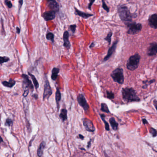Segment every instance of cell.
Wrapping results in <instances>:
<instances>
[{"label":"cell","instance_id":"42","mask_svg":"<svg viewBox=\"0 0 157 157\" xmlns=\"http://www.w3.org/2000/svg\"><path fill=\"white\" fill-rule=\"evenodd\" d=\"M16 32L17 33V34H19L20 32V29L19 28H18V27H16Z\"/></svg>","mask_w":157,"mask_h":157},{"label":"cell","instance_id":"34","mask_svg":"<svg viewBox=\"0 0 157 157\" xmlns=\"http://www.w3.org/2000/svg\"><path fill=\"white\" fill-rule=\"evenodd\" d=\"M69 27H70V30L72 32V33L74 34L75 31H76V24H73L70 25Z\"/></svg>","mask_w":157,"mask_h":157},{"label":"cell","instance_id":"6","mask_svg":"<svg viewBox=\"0 0 157 157\" xmlns=\"http://www.w3.org/2000/svg\"><path fill=\"white\" fill-rule=\"evenodd\" d=\"M128 27L127 33L129 35H134L138 33L142 29V25L140 23H136L134 22H132L130 23L126 24Z\"/></svg>","mask_w":157,"mask_h":157},{"label":"cell","instance_id":"30","mask_svg":"<svg viewBox=\"0 0 157 157\" xmlns=\"http://www.w3.org/2000/svg\"><path fill=\"white\" fill-rule=\"evenodd\" d=\"M13 123V121L12 119L10 118H6L5 121V126H8L10 127L11 125H12Z\"/></svg>","mask_w":157,"mask_h":157},{"label":"cell","instance_id":"38","mask_svg":"<svg viewBox=\"0 0 157 157\" xmlns=\"http://www.w3.org/2000/svg\"><path fill=\"white\" fill-rule=\"evenodd\" d=\"M153 105H154V106L155 107L156 109L157 110V101L156 100V99H154L153 100Z\"/></svg>","mask_w":157,"mask_h":157},{"label":"cell","instance_id":"2","mask_svg":"<svg viewBox=\"0 0 157 157\" xmlns=\"http://www.w3.org/2000/svg\"><path fill=\"white\" fill-rule=\"evenodd\" d=\"M122 99L127 102H138L140 101V98L137 95L133 88L123 87L122 89Z\"/></svg>","mask_w":157,"mask_h":157},{"label":"cell","instance_id":"44","mask_svg":"<svg viewBox=\"0 0 157 157\" xmlns=\"http://www.w3.org/2000/svg\"><path fill=\"white\" fill-rule=\"evenodd\" d=\"M91 146V141H89L88 142V144H87V148H89Z\"/></svg>","mask_w":157,"mask_h":157},{"label":"cell","instance_id":"1","mask_svg":"<svg viewBox=\"0 0 157 157\" xmlns=\"http://www.w3.org/2000/svg\"><path fill=\"white\" fill-rule=\"evenodd\" d=\"M117 11L119 16L121 20L125 24H128L132 22V18L137 16L136 14L132 13L129 10L128 7L124 5H122L118 6Z\"/></svg>","mask_w":157,"mask_h":157},{"label":"cell","instance_id":"31","mask_svg":"<svg viewBox=\"0 0 157 157\" xmlns=\"http://www.w3.org/2000/svg\"><path fill=\"white\" fill-rule=\"evenodd\" d=\"M106 96H107V98L110 99L114 98V94L112 92L107 91H106Z\"/></svg>","mask_w":157,"mask_h":157},{"label":"cell","instance_id":"41","mask_svg":"<svg viewBox=\"0 0 157 157\" xmlns=\"http://www.w3.org/2000/svg\"><path fill=\"white\" fill-rule=\"evenodd\" d=\"M32 96L33 98H34L35 99H38V95H37V94H36V93H35V94H33V95H32Z\"/></svg>","mask_w":157,"mask_h":157},{"label":"cell","instance_id":"8","mask_svg":"<svg viewBox=\"0 0 157 157\" xmlns=\"http://www.w3.org/2000/svg\"><path fill=\"white\" fill-rule=\"evenodd\" d=\"M77 100L78 104L82 107L84 110L87 111L89 109V105L87 104V100L83 94H79L77 97Z\"/></svg>","mask_w":157,"mask_h":157},{"label":"cell","instance_id":"23","mask_svg":"<svg viewBox=\"0 0 157 157\" xmlns=\"http://www.w3.org/2000/svg\"><path fill=\"white\" fill-rule=\"evenodd\" d=\"M28 75L30 76V77H31V79L32 80V81L33 82V84L34 85V86H35V89H37L38 88V87H39V82L37 81L36 77H35V76L34 75L32 74L31 73H30L29 72H28Z\"/></svg>","mask_w":157,"mask_h":157},{"label":"cell","instance_id":"9","mask_svg":"<svg viewBox=\"0 0 157 157\" xmlns=\"http://www.w3.org/2000/svg\"><path fill=\"white\" fill-rule=\"evenodd\" d=\"M157 53V43L151 42L147 50V54L149 56H153Z\"/></svg>","mask_w":157,"mask_h":157},{"label":"cell","instance_id":"33","mask_svg":"<svg viewBox=\"0 0 157 157\" xmlns=\"http://www.w3.org/2000/svg\"><path fill=\"white\" fill-rule=\"evenodd\" d=\"M102 7H103V8L107 12H109V8L106 4L105 1L102 0Z\"/></svg>","mask_w":157,"mask_h":157},{"label":"cell","instance_id":"13","mask_svg":"<svg viewBox=\"0 0 157 157\" xmlns=\"http://www.w3.org/2000/svg\"><path fill=\"white\" fill-rule=\"evenodd\" d=\"M148 24L152 28L157 29V13H154L149 16Z\"/></svg>","mask_w":157,"mask_h":157},{"label":"cell","instance_id":"12","mask_svg":"<svg viewBox=\"0 0 157 157\" xmlns=\"http://www.w3.org/2000/svg\"><path fill=\"white\" fill-rule=\"evenodd\" d=\"M47 5L51 10V11L57 12L59 11V6L58 3L54 0H48L47 2Z\"/></svg>","mask_w":157,"mask_h":157},{"label":"cell","instance_id":"27","mask_svg":"<svg viewBox=\"0 0 157 157\" xmlns=\"http://www.w3.org/2000/svg\"><path fill=\"white\" fill-rule=\"evenodd\" d=\"M155 81V79H151V80H150L149 81H143V83L144 84V85L142 87L143 88V89H145V88H146L147 86H148V85L150 84H151L153 82H154Z\"/></svg>","mask_w":157,"mask_h":157},{"label":"cell","instance_id":"22","mask_svg":"<svg viewBox=\"0 0 157 157\" xmlns=\"http://www.w3.org/2000/svg\"><path fill=\"white\" fill-rule=\"evenodd\" d=\"M109 122L112 128L114 130H116L118 128V124L116 122L114 117H110L109 119Z\"/></svg>","mask_w":157,"mask_h":157},{"label":"cell","instance_id":"19","mask_svg":"<svg viewBox=\"0 0 157 157\" xmlns=\"http://www.w3.org/2000/svg\"><path fill=\"white\" fill-rule=\"evenodd\" d=\"M59 116L63 122L67 119V110L65 109H62Z\"/></svg>","mask_w":157,"mask_h":157},{"label":"cell","instance_id":"45","mask_svg":"<svg viewBox=\"0 0 157 157\" xmlns=\"http://www.w3.org/2000/svg\"><path fill=\"white\" fill-rule=\"evenodd\" d=\"M105 157H110L109 156H108L106 153H105Z\"/></svg>","mask_w":157,"mask_h":157},{"label":"cell","instance_id":"35","mask_svg":"<svg viewBox=\"0 0 157 157\" xmlns=\"http://www.w3.org/2000/svg\"><path fill=\"white\" fill-rule=\"evenodd\" d=\"M4 3L6 4V6L8 7V8H11L12 7V4L10 0H4Z\"/></svg>","mask_w":157,"mask_h":157},{"label":"cell","instance_id":"4","mask_svg":"<svg viewBox=\"0 0 157 157\" xmlns=\"http://www.w3.org/2000/svg\"><path fill=\"white\" fill-rule=\"evenodd\" d=\"M22 77L23 78V88L24 90L23 95L24 97H26L29 93V90L31 92L34 90V87L28 75L23 74Z\"/></svg>","mask_w":157,"mask_h":157},{"label":"cell","instance_id":"17","mask_svg":"<svg viewBox=\"0 0 157 157\" xmlns=\"http://www.w3.org/2000/svg\"><path fill=\"white\" fill-rule=\"evenodd\" d=\"M2 84L6 87L12 88L16 84V81L12 79H10L8 81H3L1 82Z\"/></svg>","mask_w":157,"mask_h":157},{"label":"cell","instance_id":"5","mask_svg":"<svg viewBox=\"0 0 157 157\" xmlns=\"http://www.w3.org/2000/svg\"><path fill=\"white\" fill-rule=\"evenodd\" d=\"M110 76L113 81L119 84H122L124 81L123 71L122 68L118 67L114 70Z\"/></svg>","mask_w":157,"mask_h":157},{"label":"cell","instance_id":"26","mask_svg":"<svg viewBox=\"0 0 157 157\" xmlns=\"http://www.w3.org/2000/svg\"><path fill=\"white\" fill-rule=\"evenodd\" d=\"M100 117H101V118L102 121H103V122H104V123H105V129H106L107 131H109V130H110L109 125L108 123L105 120V115L103 114H100Z\"/></svg>","mask_w":157,"mask_h":157},{"label":"cell","instance_id":"20","mask_svg":"<svg viewBox=\"0 0 157 157\" xmlns=\"http://www.w3.org/2000/svg\"><path fill=\"white\" fill-rule=\"evenodd\" d=\"M59 72V69L58 68L54 67L52 70V74H51V79L52 80L55 81L56 80L57 77L58 76V73Z\"/></svg>","mask_w":157,"mask_h":157},{"label":"cell","instance_id":"16","mask_svg":"<svg viewBox=\"0 0 157 157\" xmlns=\"http://www.w3.org/2000/svg\"><path fill=\"white\" fill-rule=\"evenodd\" d=\"M75 10V13L76 14L81 17H82L84 19H87L88 17H90L91 16H93V14H90V13H87L84 12H82L78 9H77L76 7H74Z\"/></svg>","mask_w":157,"mask_h":157},{"label":"cell","instance_id":"39","mask_svg":"<svg viewBox=\"0 0 157 157\" xmlns=\"http://www.w3.org/2000/svg\"><path fill=\"white\" fill-rule=\"evenodd\" d=\"M78 137V138H79V139H80L81 140H83L84 138V136L82 135V134H79Z\"/></svg>","mask_w":157,"mask_h":157},{"label":"cell","instance_id":"37","mask_svg":"<svg viewBox=\"0 0 157 157\" xmlns=\"http://www.w3.org/2000/svg\"><path fill=\"white\" fill-rule=\"evenodd\" d=\"M18 3H19V11L20 8H21V6L23 5V0H18Z\"/></svg>","mask_w":157,"mask_h":157},{"label":"cell","instance_id":"11","mask_svg":"<svg viewBox=\"0 0 157 157\" xmlns=\"http://www.w3.org/2000/svg\"><path fill=\"white\" fill-rule=\"evenodd\" d=\"M118 41L116 40L112 44V45L109 48L108 51L106 55L105 56V58L103 59V62H105L108 60L109 58H110V57L112 55V54L115 52V50L116 49V46L117 45Z\"/></svg>","mask_w":157,"mask_h":157},{"label":"cell","instance_id":"43","mask_svg":"<svg viewBox=\"0 0 157 157\" xmlns=\"http://www.w3.org/2000/svg\"><path fill=\"white\" fill-rule=\"evenodd\" d=\"M142 122L144 124H148V122L145 119H142Z\"/></svg>","mask_w":157,"mask_h":157},{"label":"cell","instance_id":"24","mask_svg":"<svg viewBox=\"0 0 157 157\" xmlns=\"http://www.w3.org/2000/svg\"><path fill=\"white\" fill-rule=\"evenodd\" d=\"M46 37L47 40L51 41L52 42H54V35L52 32H47L46 35Z\"/></svg>","mask_w":157,"mask_h":157},{"label":"cell","instance_id":"21","mask_svg":"<svg viewBox=\"0 0 157 157\" xmlns=\"http://www.w3.org/2000/svg\"><path fill=\"white\" fill-rule=\"evenodd\" d=\"M61 99V94L60 92V90L58 87H57L56 88V91L55 93V100L57 105L58 109H59V102L60 101Z\"/></svg>","mask_w":157,"mask_h":157},{"label":"cell","instance_id":"40","mask_svg":"<svg viewBox=\"0 0 157 157\" xmlns=\"http://www.w3.org/2000/svg\"><path fill=\"white\" fill-rule=\"evenodd\" d=\"M94 46H95V43L94 42H92L89 46V48H93Z\"/></svg>","mask_w":157,"mask_h":157},{"label":"cell","instance_id":"25","mask_svg":"<svg viewBox=\"0 0 157 157\" xmlns=\"http://www.w3.org/2000/svg\"><path fill=\"white\" fill-rule=\"evenodd\" d=\"M101 110L103 112H105L107 113L110 112L107 105L104 103H102L101 104Z\"/></svg>","mask_w":157,"mask_h":157},{"label":"cell","instance_id":"28","mask_svg":"<svg viewBox=\"0 0 157 157\" xmlns=\"http://www.w3.org/2000/svg\"><path fill=\"white\" fill-rule=\"evenodd\" d=\"M112 35V32H111V31H110L108 33V34L107 35V36L105 37V39H104L105 41H107L108 42V43L109 44H110Z\"/></svg>","mask_w":157,"mask_h":157},{"label":"cell","instance_id":"14","mask_svg":"<svg viewBox=\"0 0 157 157\" xmlns=\"http://www.w3.org/2000/svg\"><path fill=\"white\" fill-rule=\"evenodd\" d=\"M56 12L52 11H46L43 13L42 16L45 21H48L53 20L56 17Z\"/></svg>","mask_w":157,"mask_h":157},{"label":"cell","instance_id":"32","mask_svg":"<svg viewBox=\"0 0 157 157\" xmlns=\"http://www.w3.org/2000/svg\"><path fill=\"white\" fill-rule=\"evenodd\" d=\"M150 133L152 134L153 137H155L157 135V130L153 128H150Z\"/></svg>","mask_w":157,"mask_h":157},{"label":"cell","instance_id":"29","mask_svg":"<svg viewBox=\"0 0 157 157\" xmlns=\"http://www.w3.org/2000/svg\"><path fill=\"white\" fill-rule=\"evenodd\" d=\"M10 58L6 56H0V64H2L4 63H6L8 62V61H9Z\"/></svg>","mask_w":157,"mask_h":157},{"label":"cell","instance_id":"7","mask_svg":"<svg viewBox=\"0 0 157 157\" xmlns=\"http://www.w3.org/2000/svg\"><path fill=\"white\" fill-rule=\"evenodd\" d=\"M52 93V89L48 80H45L44 84V90L43 93V100L49 99Z\"/></svg>","mask_w":157,"mask_h":157},{"label":"cell","instance_id":"10","mask_svg":"<svg viewBox=\"0 0 157 157\" xmlns=\"http://www.w3.org/2000/svg\"><path fill=\"white\" fill-rule=\"evenodd\" d=\"M83 123L84 127L87 131L93 132L95 131V129L93 125V123L90 119H88L87 118H84L83 121Z\"/></svg>","mask_w":157,"mask_h":157},{"label":"cell","instance_id":"36","mask_svg":"<svg viewBox=\"0 0 157 157\" xmlns=\"http://www.w3.org/2000/svg\"><path fill=\"white\" fill-rule=\"evenodd\" d=\"M94 2H95V0H90L89 3L88 5V6H87V8L89 10H91V6Z\"/></svg>","mask_w":157,"mask_h":157},{"label":"cell","instance_id":"3","mask_svg":"<svg viewBox=\"0 0 157 157\" xmlns=\"http://www.w3.org/2000/svg\"><path fill=\"white\" fill-rule=\"evenodd\" d=\"M140 56L139 53H135L131 56L128 59L126 67L129 70H134L137 69L140 64Z\"/></svg>","mask_w":157,"mask_h":157},{"label":"cell","instance_id":"18","mask_svg":"<svg viewBox=\"0 0 157 157\" xmlns=\"http://www.w3.org/2000/svg\"><path fill=\"white\" fill-rule=\"evenodd\" d=\"M46 146V143L45 141H42L40 144L39 147H38V149L37 151V155L39 157H41L43 154V150L45 147Z\"/></svg>","mask_w":157,"mask_h":157},{"label":"cell","instance_id":"15","mask_svg":"<svg viewBox=\"0 0 157 157\" xmlns=\"http://www.w3.org/2000/svg\"><path fill=\"white\" fill-rule=\"evenodd\" d=\"M63 39L64 41L63 46L67 49H70V43L69 41V33L67 30L65 31L63 33Z\"/></svg>","mask_w":157,"mask_h":157}]
</instances>
